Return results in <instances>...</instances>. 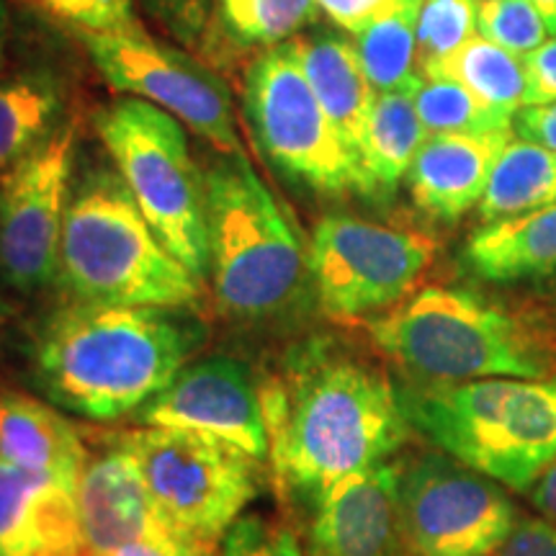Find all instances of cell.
Here are the masks:
<instances>
[{
  "mask_svg": "<svg viewBox=\"0 0 556 556\" xmlns=\"http://www.w3.org/2000/svg\"><path fill=\"white\" fill-rule=\"evenodd\" d=\"M58 281L73 302L119 307L193 309L204 294L111 168H90L70 191Z\"/></svg>",
  "mask_w": 556,
  "mask_h": 556,
  "instance_id": "3",
  "label": "cell"
},
{
  "mask_svg": "<svg viewBox=\"0 0 556 556\" xmlns=\"http://www.w3.org/2000/svg\"><path fill=\"white\" fill-rule=\"evenodd\" d=\"M37 9L67 29L88 34H124L142 29L135 0H31Z\"/></svg>",
  "mask_w": 556,
  "mask_h": 556,
  "instance_id": "31",
  "label": "cell"
},
{
  "mask_svg": "<svg viewBox=\"0 0 556 556\" xmlns=\"http://www.w3.org/2000/svg\"><path fill=\"white\" fill-rule=\"evenodd\" d=\"M510 131L430 135L407 173L415 206L438 222H458L471 212L484 197Z\"/></svg>",
  "mask_w": 556,
  "mask_h": 556,
  "instance_id": "17",
  "label": "cell"
},
{
  "mask_svg": "<svg viewBox=\"0 0 556 556\" xmlns=\"http://www.w3.org/2000/svg\"><path fill=\"white\" fill-rule=\"evenodd\" d=\"M86 50L116 93L150 101L176 116L219 155H245L229 90L206 65L155 41L144 29L88 34Z\"/></svg>",
  "mask_w": 556,
  "mask_h": 556,
  "instance_id": "12",
  "label": "cell"
},
{
  "mask_svg": "<svg viewBox=\"0 0 556 556\" xmlns=\"http://www.w3.org/2000/svg\"><path fill=\"white\" fill-rule=\"evenodd\" d=\"M528 495H531V503L541 516H546L556 523V458L541 471V477L531 484Z\"/></svg>",
  "mask_w": 556,
  "mask_h": 556,
  "instance_id": "38",
  "label": "cell"
},
{
  "mask_svg": "<svg viewBox=\"0 0 556 556\" xmlns=\"http://www.w3.org/2000/svg\"><path fill=\"white\" fill-rule=\"evenodd\" d=\"M173 37L197 41L212 16V0H142Z\"/></svg>",
  "mask_w": 556,
  "mask_h": 556,
  "instance_id": "34",
  "label": "cell"
},
{
  "mask_svg": "<svg viewBox=\"0 0 556 556\" xmlns=\"http://www.w3.org/2000/svg\"><path fill=\"white\" fill-rule=\"evenodd\" d=\"M477 31L526 58L546 41V24L533 0H477Z\"/></svg>",
  "mask_w": 556,
  "mask_h": 556,
  "instance_id": "30",
  "label": "cell"
},
{
  "mask_svg": "<svg viewBox=\"0 0 556 556\" xmlns=\"http://www.w3.org/2000/svg\"><path fill=\"white\" fill-rule=\"evenodd\" d=\"M526 67V106L556 101V37L541 41L533 52L523 58Z\"/></svg>",
  "mask_w": 556,
  "mask_h": 556,
  "instance_id": "35",
  "label": "cell"
},
{
  "mask_svg": "<svg viewBox=\"0 0 556 556\" xmlns=\"http://www.w3.org/2000/svg\"><path fill=\"white\" fill-rule=\"evenodd\" d=\"M415 109L428 135L513 129L510 116L486 106L467 86L448 78H422L415 88Z\"/></svg>",
  "mask_w": 556,
  "mask_h": 556,
  "instance_id": "28",
  "label": "cell"
},
{
  "mask_svg": "<svg viewBox=\"0 0 556 556\" xmlns=\"http://www.w3.org/2000/svg\"><path fill=\"white\" fill-rule=\"evenodd\" d=\"M204 343L193 309L70 302L37 330L34 379L52 405L111 422L139 413Z\"/></svg>",
  "mask_w": 556,
  "mask_h": 556,
  "instance_id": "2",
  "label": "cell"
},
{
  "mask_svg": "<svg viewBox=\"0 0 556 556\" xmlns=\"http://www.w3.org/2000/svg\"><path fill=\"white\" fill-rule=\"evenodd\" d=\"M78 516L83 544L96 554L109 556L131 541H152L197 552L160 513L142 471L119 443L109 454L88 462L78 484Z\"/></svg>",
  "mask_w": 556,
  "mask_h": 556,
  "instance_id": "16",
  "label": "cell"
},
{
  "mask_svg": "<svg viewBox=\"0 0 556 556\" xmlns=\"http://www.w3.org/2000/svg\"><path fill=\"white\" fill-rule=\"evenodd\" d=\"M475 34L477 0H422L415 34V65L420 78L433 75Z\"/></svg>",
  "mask_w": 556,
  "mask_h": 556,
  "instance_id": "29",
  "label": "cell"
},
{
  "mask_svg": "<svg viewBox=\"0 0 556 556\" xmlns=\"http://www.w3.org/2000/svg\"><path fill=\"white\" fill-rule=\"evenodd\" d=\"M245 111L261 150L317 193L358 191V170L309 86L291 41L263 50L245 75Z\"/></svg>",
  "mask_w": 556,
  "mask_h": 556,
  "instance_id": "10",
  "label": "cell"
},
{
  "mask_svg": "<svg viewBox=\"0 0 556 556\" xmlns=\"http://www.w3.org/2000/svg\"><path fill=\"white\" fill-rule=\"evenodd\" d=\"M315 3L317 11H323L338 29L356 37L379 18L407 5H422V0H315Z\"/></svg>",
  "mask_w": 556,
  "mask_h": 556,
  "instance_id": "33",
  "label": "cell"
},
{
  "mask_svg": "<svg viewBox=\"0 0 556 556\" xmlns=\"http://www.w3.org/2000/svg\"><path fill=\"white\" fill-rule=\"evenodd\" d=\"M381 353L430 384L516 377L552 368L539 336L510 312L464 289L426 287L384 317L366 323Z\"/></svg>",
  "mask_w": 556,
  "mask_h": 556,
  "instance_id": "6",
  "label": "cell"
},
{
  "mask_svg": "<svg viewBox=\"0 0 556 556\" xmlns=\"http://www.w3.org/2000/svg\"><path fill=\"white\" fill-rule=\"evenodd\" d=\"M75 124L0 173V276L18 291H37L58 278L75 157Z\"/></svg>",
  "mask_w": 556,
  "mask_h": 556,
  "instance_id": "13",
  "label": "cell"
},
{
  "mask_svg": "<svg viewBox=\"0 0 556 556\" xmlns=\"http://www.w3.org/2000/svg\"><path fill=\"white\" fill-rule=\"evenodd\" d=\"M219 556H307V552L289 520L240 516L222 539Z\"/></svg>",
  "mask_w": 556,
  "mask_h": 556,
  "instance_id": "32",
  "label": "cell"
},
{
  "mask_svg": "<svg viewBox=\"0 0 556 556\" xmlns=\"http://www.w3.org/2000/svg\"><path fill=\"white\" fill-rule=\"evenodd\" d=\"M5 41H9V11H5V3L0 0V67L5 62Z\"/></svg>",
  "mask_w": 556,
  "mask_h": 556,
  "instance_id": "41",
  "label": "cell"
},
{
  "mask_svg": "<svg viewBox=\"0 0 556 556\" xmlns=\"http://www.w3.org/2000/svg\"><path fill=\"white\" fill-rule=\"evenodd\" d=\"M409 426L443 454L528 492L556 458V381L471 379L402 392Z\"/></svg>",
  "mask_w": 556,
  "mask_h": 556,
  "instance_id": "5",
  "label": "cell"
},
{
  "mask_svg": "<svg viewBox=\"0 0 556 556\" xmlns=\"http://www.w3.org/2000/svg\"><path fill=\"white\" fill-rule=\"evenodd\" d=\"M78 546V492L0 462V556H45Z\"/></svg>",
  "mask_w": 556,
  "mask_h": 556,
  "instance_id": "18",
  "label": "cell"
},
{
  "mask_svg": "<svg viewBox=\"0 0 556 556\" xmlns=\"http://www.w3.org/2000/svg\"><path fill=\"white\" fill-rule=\"evenodd\" d=\"M464 261L479 278L518 283L556 274V204L484 222L464 248Z\"/></svg>",
  "mask_w": 556,
  "mask_h": 556,
  "instance_id": "21",
  "label": "cell"
},
{
  "mask_svg": "<svg viewBox=\"0 0 556 556\" xmlns=\"http://www.w3.org/2000/svg\"><path fill=\"white\" fill-rule=\"evenodd\" d=\"M533 5H536L541 18H544L546 29L556 37V0H533Z\"/></svg>",
  "mask_w": 556,
  "mask_h": 556,
  "instance_id": "40",
  "label": "cell"
},
{
  "mask_svg": "<svg viewBox=\"0 0 556 556\" xmlns=\"http://www.w3.org/2000/svg\"><path fill=\"white\" fill-rule=\"evenodd\" d=\"M400 518L409 556H495L518 526L495 479L438 454L400 467Z\"/></svg>",
  "mask_w": 556,
  "mask_h": 556,
  "instance_id": "11",
  "label": "cell"
},
{
  "mask_svg": "<svg viewBox=\"0 0 556 556\" xmlns=\"http://www.w3.org/2000/svg\"><path fill=\"white\" fill-rule=\"evenodd\" d=\"M60 83L45 70L0 80V173L29 157L60 129Z\"/></svg>",
  "mask_w": 556,
  "mask_h": 556,
  "instance_id": "23",
  "label": "cell"
},
{
  "mask_svg": "<svg viewBox=\"0 0 556 556\" xmlns=\"http://www.w3.org/2000/svg\"><path fill=\"white\" fill-rule=\"evenodd\" d=\"M261 405L276 482L309 497L377 467L413 430L402 392L384 368L330 338L291 348L261 381Z\"/></svg>",
  "mask_w": 556,
  "mask_h": 556,
  "instance_id": "1",
  "label": "cell"
},
{
  "mask_svg": "<svg viewBox=\"0 0 556 556\" xmlns=\"http://www.w3.org/2000/svg\"><path fill=\"white\" fill-rule=\"evenodd\" d=\"M103 148L155 235L193 276H208L206 176L184 124L155 103L114 101L96 119Z\"/></svg>",
  "mask_w": 556,
  "mask_h": 556,
  "instance_id": "7",
  "label": "cell"
},
{
  "mask_svg": "<svg viewBox=\"0 0 556 556\" xmlns=\"http://www.w3.org/2000/svg\"><path fill=\"white\" fill-rule=\"evenodd\" d=\"M435 240L345 214L323 217L307 245L309 281L332 319H361L397 307L435 258Z\"/></svg>",
  "mask_w": 556,
  "mask_h": 556,
  "instance_id": "9",
  "label": "cell"
},
{
  "mask_svg": "<svg viewBox=\"0 0 556 556\" xmlns=\"http://www.w3.org/2000/svg\"><path fill=\"white\" fill-rule=\"evenodd\" d=\"M208 278L227 317L261 325L283 317L312 287L294 222L245 155H222L206 173Z\"/></svg>",
  "mask_w": 556,
  "mask_h": 556,
  "instance_id": "4",
  "label": "cell"
},
{
  "mask_svg": "<svg viewBox=\"0 0 556 556\" xmlns=\"http://www.w3.org/2000/svg\"><path fill=\"white\" fill-rule=\"evenodd\" d=\"M317 16L315 0H214V34L232 50H270Z\"/></svg>",
  "mask_w": 556,
  "mask_h": 556,
  "instance_id": "26",
  "label": "cell"
},
{
  "mask_svg": "<svg viewBox=\"0 0 556 556\" xmlns=\"http://www.w3.org/2000/svg\"><path fill=\"white\" fill-rule=\"evenodd\" d=\"M291 45L296 47L299 62L330 124L336 127L340 142L356 163L361 193V155H364L377 90L366 78L356 45L328 31L309 34V37L296 34Z\"/></svg>",
  "mask_w": 556,
  "mask_h": 556,
  "instance_id": "20",
  "label": "cell"
},
{
  "mask_svg": "<svg viewBox=\"0 0 556 556\" xmlns=\"http://www.w3.org/2000/svg\"><path fill=\"white\" fill-rule=\"evenodd\" d=\"M552 204H556V152L528 139H510L479 201V217L495 222Z\"/></svg>",
  "mask_w": 556,
  "mask_h": 556,
  "instance_id": "24",
  "label": "cell"
},
{
  "mask_svg": "<svg viewBox=\"0 0 556 556\" xmlns=\"http://www.w3.org/2000/svg\"><path fill=\"white\" fill-rule=\"evenodd\" d=\"M417 13H420V5H407L356 34L353 45L358 50L366 78L377 93L420 86L422 78L415 65Z\"/></svg>",
  "mask_w": 556,
  "mask_h": 556,
  "instance_id": "27",
  "label": "cell"
},
{
  "mask_svg": "<svg viewBox=\"0 0 556 556\" xmlns=\"http://www.w3.org/2000/svg\"><path fill=\"white\" fill-rule=\"evenodd\" d=\"M142 426L184 428L225 438L261 462L268 458L261 384L235 358H206L178 371L163 392L137 413Z\"/></svg>",
  "mask_w": 556,
  "mask_h": 556,
  "instance_id": "14",
  "label": "cell"
},
{
  "mask_svg": "<svg viewBox=\"0 0 556 556\" xmlns=\"http://www.w3.org/2000/svg\"><path fill=\"white\" fill-rule=\"evenodd\" d=\"M116 443L135 458L178 536L206 556L217 554L225 533L261 492L263 462L225 438L142 426Z\"/></svg>",
  "mask_w": 556,
  "mask_h": 556,
  "instance_id": "8",
  "label": "cell"
},
{
  "mask_svg": "<svg viewBox=\"0 0 556 556\" xmlns=\"http://www.w3.org/2000/svg\"><path fill=\"white\" fill-rule=\"evenodd\" d=\"M495 556H556V523L548 520H518Z\"/></svg>",
  "mask_w": 556,
  "mask_h": 556,
  "instance_id": "36",
  "label": "cell"
},
{
  "mask_svg": "<svg viewBox=\"0 0 556 556\" xmlns=\"http://www.w3.org/2000/svg\"><path fill=\"white\" fill-rule=\"evenodd\" d=\"M307 556H409L400 518V467L377 464L312 495Z\"/></svg>",
  "mask_w": 556,
  "mask_h": 556,
  "instance_id": "15",
  "label": "cell"
},
{
  "mask_svg": "<svg viewBox=\"0 0 556 556\" xmlns=\"http://www.w3.org/2000/svg\"><path fill=\"white\" fill-rule=\"evenodd\" d=\"M0 462L50 477L78 492L90 456L78 428L18 389L0 392Z\"/></svg>",
  "mask_w": 556,
  "mask_h": 556,
  "instance_id": "19",
  "label": "cell"
},
{
  "mask_svg": "<svg viewBox=\"0 0 556 556\" xmlns=\"http://www.w3.org/2000/svg\"><path fill=\"white\" fill-rule=\"evenodd\" d=\"M513 124H516L520 139L544 144L556 152V101L541 103V106H523Z\"/></svg>",
  "mask_w": 556,
  "mask_h": 556,
  "instance_id": "37",
  "label": "cell"
},
{
  "mask_svg": "<svg viewBox=\"0 0 556 556\" xmlns=\"http://www.w3.org/2000/svg\"><path fill=\"white\" fill-rule=\"evenodd\" d=\"M428 78H448L467 86L477 99L492 106L500 114L516 119L526 106V67L520 54L507 52L505 47L475 34L462 50L451 54L441 67Z\"/></svg>",
  "mask_w": 556,
  "mask_h": 556,
  "instance_id": "25",
  "label": "cell"
},
{
  "mask_svg": "<svg viewBox=\"0 0 556 556\" xmlns=\"http://www.w3.org/2000/svg\"><path fill=\"white\" fill-rule=\"evenodd\" d=\"M109 556H201V554L184 546H163V544H152V541H131V544L119 546Z\"/></svg>",
  "mask_w": 556,
  "mask_h": 556,
  "instance_id": "39",
  "label": "cell"
},
{
  "mask_svg": "<svg viewBox=\"0 0 556 556\" xmlns=\"http://www.w3.org/2000/svg\"><path fill=\"white\" fill-rule=\"evenodd\" d=\"M45 556H103V554H96L93 548H88L86 544H83L78 548H67V552H52V554H45Z\"/></svg>",
  "mask_w": 556,
  "mask_h": 556,
  "instance_id": "42",
  "label": "cell"
},
{
  "mask_svg": "<svg viewBox=\"0 0 556 556\" xmlns=\"http://www.w3.org/2000/svg\"><path fill=\"white\" fill-rule=\"evenodd\" d=\"M426 139L428 129L415 109V88L377 93L361 155V193L371 199L394 197Z\"/></svg>",
  "mask_w": 556,
  "mask_h": 556,
  "instance_id": "22",
  "label": "cell"
}]
</instances>
